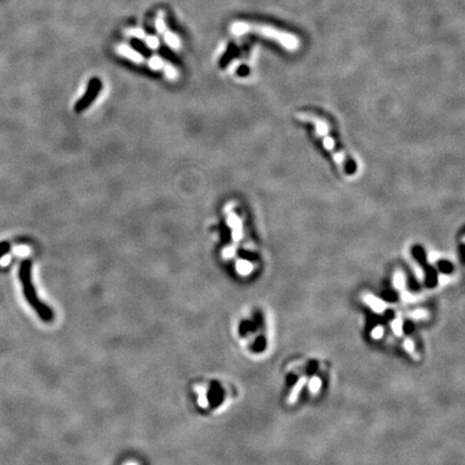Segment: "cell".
Masks as SVG:
<instances>
[{"label":"cell","instance_id":"obj_1","mask_svg":"<svg viewBox=\"0 0 465 465\" xmlns=\"http://www.w3.org/2000/svg\"><path fill=\"white\" fill-rule=\"evenodd\" d=\"M296 119L300 122L308 124L312 127L314 134L318 141L322 144V147L329 151L334 162L336 163L338 168L347 176H353L357 173L358 165L357 162L349 154V152L344 148L343 143L335 132L333 124L325 116L318 114L314 111L302 110L296 113Z\"/></svg>","mask_w":465,"mask_h":465},{"label":"cell","instance_id":"obj_2","mask_svg":"<svg viewBox=\"0 0 465 465\" xmlns=\"http://www.w3.org/2000/svg\"><path fill=\"white\" fill-rule=\"evenodd\" d=\"M19 278L21 280L22 287H23L24 296L27 303L31 305L36 314L42 320L43 322L50 323L54 320L53 309H51L48 305L40 301V299L36 292V289L32 281V262L29 260L23 261L21 264L19 271Z\"/></svg>","mask_w":465,"mask_h":465},{"label":"cell","instance_id":"obj_3","mask_svg":"<svg viewBox=\"0 0 465 465\" xmlns=\"http://www.w3.org/2000/svg\"><path fill=\"white\" fill-rule=\"evenodd\" d=\"M100 90H101L100 80L97 78L92 79L89 83V86H87V90L83 95V97L77 101V104L75 106V111L77 113H81L82 111L85 110V109L89 108L92 105L93 101L97 98Z\"/></svg>","mask_w":465,"mask_h":465},{"label":"cell","instance_id":"obj_4","mask_svg":"<svg viewBox=\"0 0 465 465\" xmlns=\"http://www.w3.org/2000/svg\"><path fill=\"white\" fill-rule=\"evenodd\" d=\"M125 35L128 37H133L138 40L142 41L145 46L151 50H157L159 48V40L155 36H152L150 34L145 33L142 28H136V27H129L124 31Z\"/></svg>","mask_w":465,"mask_h":465},{"label":"cell","instance_id":"obj_5","mask_svg":"<svg viewBox=\"0 0 465 465\" xmlns=\"http://www.w3.org/2000/svg\"><path fill=\"white\" fill-rule=\"evenodd\" d=\"M116 52L120 55L124 56L125 58H128L129 61L137 64H141L145 61L144 55L142 53H140L139 51H137L133 47L126 45V43H120V45L116 47Z\"/></svg>","mask_w":465,"mask_h":465},{"label":"cell","instance_id":"obj_6","mask_svg":"<svg viewBox=\"0 0 465 465\" xmlns=\"http://www.w3.org/2000/svg\"><path fill=\"white\" fill-rule=\"evenodd\" d=\"M162 36H163V39L166 42V45L168 46L170 49H173V50L180 49L181 39L179 38V36L176 33H173L170 31L169 28H167L166 31L162 34Z\"/></svg>","mask_w":465,"mask_h":465},{"label":"cell","instance_id":"obj_7","mask_svg":"<svg viewBox=\"0 0 465 465\" xmlns=\"http://www.w3.org/2000/svg\"><path fill=\"white\" fill-rule=\"evenodd\" d=\"M10 250H11V246L8 242L0 243V259H2L4 256H6L7 253H9Z\"/></svg>","mask_w":465,"mask_h":465},{"label":"cell","instance_id":"obj_8","mask_svg":"<svg viewBox=\"0 0 465 465\" xmlns=\"http://www.w3.org/2000/svg\"><path fill=\"white\" fill-rule=\"evenodd\" d=\"M319 387H320V380L318 379V378H315V379L311 381V389L317 390Z\"/></svg>","mask_w":465,"mask_h":465},{"label":"cell","instance_id":"obj_9","mask_svg":"<svg viewBox=\"0 0 465 465\" xmlns=\"http://www.w3.org/2000/svg\"><path fill=\"white\" fill-rule=\"evenodd\" d=\"M381 334H382L381 329H376V330L374 331V336H375V337H380V336H381Z\"/></svg>","mask_w":465,"mask_h":465}]
</instances>
